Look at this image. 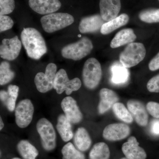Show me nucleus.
Instances as JSON below:
<instances>
[{
	"label": "nucleus",
	"instance_id": "1",
	"mask_svg": "<svg viewBox=\"0 0 159 159\" xmlns=\"http://www.w3.org/2000/svg\"><path fill=\"white\" fill-rule=\"evenodd\" d=\"M22 43L30 58L39 59L48 51L44 39L39 31L32 28H25L21 33Z\"/></svg>",
	"mask_w": 159,
	"mask_h": 159
},
{
	"label": "nucleus",
	"instance_id": "2",
	"mask_svg": "<svg viewBox=\"0 0 159 159\" xmlns=\"http://www.w3.org/2000/svg\"><path fill=\"white\" fill-rule=\"evenodd\" d=\"M146 53L145 46L142 43H130L120 53L119 61L126 68L132 67L144 60Z\"/></svg>",
	"mask_w": 159,
	"mask_h": 159
},
{
	"label": "nucleus",
	"instance_id": "3",
	"mask_svg": "<svg viewBox=\"0 0 159 159\" xmlns=\"http://www.w3.org/2000/svg\"><path fill=\"white\" fill-rule=\"evenodd\" d=\"M93 48L91 40L84 37L77 42L66 46L61 51L62 57L74 61L80 60L90 54Z\"/></svg>",
	"mask_w": 159,
	"mask_h": 159
},
{
	"label": "nucleus",
	"instance_id": "4",
	"mask_svg": "<svg viewBox=\"0 0 159 159\" xmlns=\"http://www.w3.org/2000/svg\"><path fill=\"white\" fill-rule=\"evenodd\" d=\"M43 30L51 33L70 25L74 22V18L67 13H52L43 16L40 20Z\"/></svg>",
	"mask_w": 159,
	"mask_h": 159
},
{
	"label": "nucleus",
	"instance_id": "5",
	"mask_svg": "<svg viewBox=\"0 0 159 159\" xmlns=\"http://www.w3.org/2000/svg\"><path fill=\"white\" fill-rule=\"evenodd\" d=\"M101 65L96 58H89L84 63L82 71V79L87 88L93 90L99 85L102 78Z\"/></svg>",
	"mask_w": 159,
	"mask_h": 159
},
{
	"label": "nucleus",
	"instance_id": "6",
	"mask_svg": "<svg viewBox=\"0 0 159 159\" xmlns=\"http://www.w3.org/2000/svg\"><path fill=\"white\" fill-rule=\"evenodd\" d=\"M36 129L43 148L47 151L54 150L56 146V135L52 123L45 118H42L38 121Z\"/></svg>",
	"mask_w": 159,
	"mask_h": 159
},
{
	"label": "nucleus",
	"instance_id": "7",
	"mask_svg": "<svg viewBox=\"0 0 159 159\" xmlns=\"http://www.w3.org/2000/svg\"><path fill=\"white\" fill-rule=\"evenodd\" d=\"M81 86V82L77 77L72 80L69 79L65 70L60 69L57 72L54 80V89L57 93L61 94L66 91L67 95H70L72 92L79 90Z\"/></svg>",
	"mask_w": 159,
	"mask_h": 159
},
{
	"label": "nucleus",
	"instance_id": "8",
	"mask_svg": "<svg viewBox=\"0 0 159 159\" xmlns=\"http://www.w3.org/2000/svg\"><path fill=\"white\" fill-rule=\"evenodd\" d=\"M57 70L56 65L50 63L46 67L45 73L39 72L36 74L34 82L38 90L41 93H46L54 88Z\"/></svg>",
	"mask_w": 159,
	"mask_h": 159
},
{
	"label": "nucleus",
	"instance_id": "9",
	"mask_svg": "<svg viewBox=\"0 0 159 159\" xmlns=\"http://www.w3.org/2000/svg\"><path fill=\"white\" fill-rule=\"evenodd\" d=\"M15 122L21 128L27 127L31 123L34 112V106L30 99H25L20 101L16 107Z\"/></svg>",
	"mask_w": 159,
	"mask_h": 159
},
{
	"label": "nucleus",
	"instance_id": "10",
	"mask_svg": "<svg viewBox=\"0 0 159 159\" xmlns=\"http://www.w3.org/2000/svg\"><path fill=\"white\" fill-rule=\"evenodd\" d=\"M22 48V42L17 36L5 39L0 47V55L3 59L13 61L19 56Z\"/></svg>",
	"mask_w": 159,
	"mask_h": 159
},
{
	"label": "nucleus",
	"instance_id": "11",
	"mask_svg": "<svg viewBox=\"0 0 159 159\" xmlns=\"http://www.w3.org/2000/svg\"><path fill=\"white\" fill-rule=\"evenodd\" d=\"M130 129L124 123H113L108 125L104 128L102 136L106 140L117 141L125 139L129 135Z\"/></svg>",
	"mask_w": 159,
	"mask_h": 159
},
{
	"label": "nucleus",
	"instance_id": "12",
	"mask_svg": "<svg viewBox=\"0 0 159 159\" xmlns=\"http://www.w3.org/2000/svg\"><path fill=\"white\" fill-rule=\"evenodd\" d=\"M61 107L67 119L71 123L77 124L83 119L82 113L76 100L71 97L64 98L61 102Z\"/></svg>",
	"mask_w": 159,
	"mask_h": 159
},
{
	"label": "nucleus",
	"instance_id": "13",
	"mask_svg": "<svg viewBox=\"0 0 159 159\" xmlns=\"http://www.w3.org/2000/svg\"><path fill=\"white\" fill-rule=\"evenodd\" d=\"M29 5L39 14L48 15L57 11L61 4L59 0H29Z\"/></svg>",
	"mask_w": 159,
	"mask_h": 159
},
{
	"label": "nucleus",
	"instance_id": "14",
	"mask_svg": "<svg viewBox=\"0 0 159 159\" xmlns=\"http://www.w3.org/2000/svg\"><path fill=\"white\" fill-rule=\"evenodd\" d=\"M128 110L138 125L145 126L148 124V111L145 105L139 100H129L127 103Z\"/></svg>",
	"mask_w": 159,
	"mask_h": 159
},
{
	"label": "nucleus",
	"instance_id": "15",
	"mask_svg": "<svg viewBox=\"0 0 159 159\" xmlns=\"http://www.w3.org/2000/svg\"><path fill=\"white\" fill-rule=\"evenodd\" d=\"M121 8L120 0H100L99 2L100 15L105 21L117 17Z\"/></svg>",
	"mask_w": 159,
	"mask_h": 159
},
{
	"label": "nucleus",
	"instance_id": "16",
	"mask_svg": "<svg viewBox=\"0 0 159 159\" xmlns=\"http://www.w3.org/2000/svg\"><path fill=\"white\" fill-rule=\"evenodd\" d=\"M139 145L135 137H130L122 146V151L125 157L128 159H146V152Z\"/></svg>",
	"mask_w": 159,
	"mask_h": 159
},
{
	"label": "nucleus",
	"instance_id": "17",
	"mask_svg": "<svg viewBox=\"0 0 159 159\" xmlns=\"http://www.w3.org/2000/svg\"><path fill=\"white\" fill-rule=\"evenodd\" d=\"M99 97L100 102L98 105V109L100 114L105 113L109 110L119 100V97L115 92L107 88L100 90Z\"/></svg>",
	"mask_w": 159,
	"mask_h": 159
},
{
	"label": "nucleus",
	"instance_id": "18",
	"mask_svg": "<svg viewBox=\"0 0 159 159\" xmlns=\"http://www.w3.org/2000/svg\"><path fill=\"white\" fill-rule=\"evenodd\" d=\"M104 21L101 15H94L83 18L80 20L79 30L81 33H90L97 32L101 29Z\"/></svg>",
	"mask_w": 159,
	"mask_h": 159
},
{
	"label": "nucleus",
	"instance_id": "19",
	"mask_svg": "<svg viewBox=\"0 0 159 159\" xmlns=\"http://www.w3.org/2000/svg\"><path fill=\"white\" fill-rule=\"evenodd\" d=\"M136 39V35L132 29H122L118 32L112 40L110 47L112 48H119L127 44L133 43Z\"/></svg>",
	"mask_w": 159,
	"mask_h": 159
},
{
	"label": "nucleus",
	"instance_id": "20",
	"mask_svg": "<svg viewBox=\"0 0 159 159\" xmlns=\"http://www.w3.org/2000/svg\"><path fill=\"white\" fill-rule=\"evenodd\" d=\"M56 128L64 142H69L74 137L71 123L65 115L61 114L58 117Z\"/></svg>",
	"mask_w": 159,
	"mask_h": 159
},
{
	"label": "nucleus",
	"instance_id": "21",
	"mask_svg": "<svg viewBox=\"0 0 159 159\" xmlns=\"http://www.w3.org/2000/svg\"><path fill=\"white\" fill-rule=\"evenodd\" d=\"M74 141L76 148L81 152L88 150L92 144L90 137L86 129L83 127H80L76 131Z\"/></svg>",
	"mask_w": 159,
	"mask_h": 159
},
{
	"label": "nucleus",
	"instance_id": "22",
	"mask_svg": "<svg viewBox=\"0 0 159 159\" xmlns=\"http://www.w3.org/2000/svg\"><path fill=\"white\" fill-rule=\"evenodd\" d=\"M129 21V17L128 15L123 13L111 20L104 23L100 29V32L104 35L110 34L120 27L126 25Z\"/></svg>",
	"mask_w": 159,
	"mask_h": 159
},
{
	"label": "nucleus",
	"instance_id": "23",
	"mask_svg": "<svg viewBox=\"0 0 159 159\" xmlns=\"http://www.w3.org/2000/svg\"><path fill=\"white\" fill-rule=\"evenodd\" d=\"M111 82L114 84H122L125 83L129 78L128 70L122 64H116L111 67Z\"/></svg>",
	"mask_w": 159,
	"mask_h": 159
},
{
	"label": "nucleus",
	"instance_id": "24",
	"mask_svg": "<svg viewBox=\"0 0 159 159\" xmlns=\"http://www.w3.org/2000/svg\"><path fill=\"white\" fill-rule=\"evenodd\" d=\"M20 155L24 159H35L38 156L37 148L27 140H21L17 145Z\"/></svg>",
	"mask_w": 159,
	"mask_h": 159
},
{
	"label": "nucleus",
	"instance_id": "25",
	"mask_svg": "<svg viewBox=\"0 0 159 159\" xmlns=\"http://www.w3.org/2000/svg\"><path fill=\"white\" fill-rule=\"evenodd\" d=\"M110 151L108 145L104 142H99L94 145L89 154V159H109Z\"/></svg>",
	"mask_w": 159,
	"mask_h": 159
},
{
	"label": "nucleus",
	"instance_id": "26",
	"mask_svg": "<svg viewBox=\"0 0 159 159\" xmlns=\"http://www.w3.org/2000/svg\"><path fill=\"white\" fill-rule=\"evenodd\" d=\"M112 108L116 116L123 122L129 124L133 121V118L130 112L122 103L117 102Z\"/></svg>",
	"mask_w": 159,
	"mask_h": 159
},
{
	"label": "nucleus",
	"instance_id": "27",
	"mask_svg": "<svg viewBox=\"0 0 159 159\" xmlns=\"http://www.w3.org/2000/svg\"><path fill=\"white\" fill-rule=\"evenodd\" d=\"M62 159H85L84 154L75 148L71 142H69L61 149Z\"/></svg>",
	"mask_w": 159,
	"mask_h": 159
},
{
	"label": "nucleus",
	"instance_id": "28",
	"mask_svg": "<svg viewBox=\"0 0 159 159\" xmlns=\"http://www.w3.org/2000/svg\"><path fill=\"white\" fill-rule=\"evenodd\" d=\"M15 73L10 69L9 63L3 61L0 65V84L1 85L7 84L14 78Z\"/></svg>",
	"mask_w": 159,
	"mask_h": 159
},
{
	"label": "nucleus",
	"instance_id": "29",
	"mask_svg": "<svg viewBox=\"0 0 159 159\" xmlns=\"http://www.w3.org/2000/svg\"><path fill=\"white\" fill-rule=\"evenodd\" d=\"M139 18L142 21L149 24L159 23V9L143 10L139 13Z\"/></svg>",
	"mask_w": 159,
	"mask_h": 159
},
{
	"label": "nucleus",
	"instance_id": "30",
	"mask_svg": "<svg viewBox=\"0 0 159 159\" xmlns=\"http://www.w3.org/2000/svg\"><path fill=\"white\" fill-rule=\"evenodd\" d=\"M19 88L17 86L10 85L8 86V92L9 98L6 105L9 111H13L16 108V102L18 96Z\"/></svg>",
	"mask_w": 159,
	"mask_h": 159
},
{
	"label": "nucleus",
	"instance_id": "31",
	"mask_svg": "<svg viewBox=\"0 0 159 159\" xmlns=\"http://www.w3.org/2000/svg\"><path fill=\"white\" fill-rule=\"evenodd\" d=\"M15 8L14 0H0V15L10 14Z\"/></svg>",
	"mask_w": 159,
	"mask_h": 159
},
{
	"label": "nucleus",
	"instance_id": "32",
	"mask_svg": "<svg viewBox=\"0 0 159 159\" xmlns=\"http://www.w3.org/2000/svg\"><path fill=\"white\" fill-rule=\"evenodd\" d=\"M14 25L11 18L6 15L0 16V31H7L10 29Z\"/></svg>",
	"mask_w": 159,
	"mask_h": 159
},
{
	"label": "nucleus",
	"instance_id": "33",
	"mask_svg": "<svg viewBox=\"0 0 159 159\" xmlns=\"http://www.w3.org/2000/svg\"><path fill=\"white\" fill-rule=\"evenodd\" d=\"M147 88L151 93H159V74L149 80Z\"/></svg>",
	"mask_w": 159,
	"mask_h": 159
},
{
	"label": "nucleus",
	"instance_id": "34",
	"mask_svg": "<svg viewBox=\"0 0 159 159\" xmlns=\"http://www.w3.org/2000/svg\"><path fill=\"white\" fill-rule=\"evenodd\" d=\"M146 109L151 116L157 119H159V103L150 101L146 105Z\"/></svg>",
	"mask_w": 159,
	"mask_h": 159
},
{
	"label": "nucleus",
	"instance_id": "35",
	"mask_svg": "<svg viewBox=\"0 0 159 159\" xmlns=\"http://www.w3.org/2000/svg\"><path fill=\"white\" fill-rule=\"evenodd\" d=\"M149 70L152 71H156L159 69V52L150 61L148 64Z\"/></svg>",
	"mask_w": 159,
	"mask_h": 159
},
{
	"label": "nucleus",
	"instance_id": "36",
	"mask_svg": "<svg viewBox=\"0 0 159 159\" xmlns=\"http://www.w3.org/2000/svg\"><path fill=\"white\" fill-rule=\"evenodd\" d=\"M150 131L156 135H159V119H155L150 124Z\"/></svg>",
	"mask_w": 159,
	"mask_h": 159
},
{
	"label": "nucleus",
	"instance_id": "37",
	"mask_svg": "<svg viewBox=\"0 0 159 159\" xmlns=\"http://www.w3.org/2000/svg\"><path fill=\"white\" fill-rule=\"evenodd\" d=\"M0 97H1V100L6 105L8 98H9V94H8V92L4 90L1 91V92H0Z\"/></svg>",
	"mask_w": 159,
	"mask_h": 159
},
{
	"label": "nucleus",
	"instance_id": "38",
	"mask_svg": "<svg viewBox=\"0 0 159 159\" xmlns=\"http://www.w3.org/2000/svg\"><path fill=\"white\" fill-rule=\"evenodd\" d=\"M0 119H1V121H0V122H1V124H0V129L2 130V129L3 128V127H4V123H3L2 119L1 117L0 118Z\"/></svg>",
	"mask_w": 159,
	"mask_h": 159
},
{
	"label": "nucleus",
	"instance_id": "39",
	"mask_svg": "<svg viewBox=\"0 0 159 159\" xmlns=\"http://www.w3.org/2000/svg\"><path fill=\"white\" fill-rule=\"evenodd\" d=\"M12 159H21L19 158H18V157H14V158H12Z\"/></svg>",
	"mask_w": 159,
	"mask_h": 159
},
{
	"label": "nucleus",
	"instance_id": "40",
	"mask_svg": "<svg viewBox=\"0 0 159 159\" xmlns=\"http://www.w3.org/2000/svg\"><path fill=\"white\" fill-rule=\"evenodd\" d=\"M120 159H128L127 158H126V157H123V158H121Z\"/></svg>",
	"mask_w": 159,
	"mask_h": 159
},
{
	"label": "nucleus",
	"instance_id": "41",
	"mask_svg": "<svg viewBox=\"0 0 159 159\" xmlns=\"http://www.w3.org/2000/svg\"><path fill=\"white\" fill-rule=\"evenodd\" d=\"M158 1H159V0H158Z\"/></svg>",
	"mask_w": 159,
	"mask_h": 159
}]
</instances>
